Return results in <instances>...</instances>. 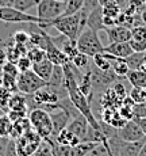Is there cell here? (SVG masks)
Returning a JSON list of instances; mask_svg holds the SVG:
<instances>
[{
  "instance_id": "cell-17",
  "label": "cell",
  "mask_w": 146,
  "mask_h": 156,
  "mask_svg": "<svg viewBox=\"0 0 146 156\" xmlns=\"http://www.w3.org/2000/svg\"><path fill=\"white\" fill-rule=\"evenodd\" d=\"M53 68H54V64L52 62V60H49V58L46 57V58L41 60V61L34 62V64H32V68H31V69L34 71L35 73H37L38 76L41 77V79H43L45 82H49L50 76H52Z\"/></svg>"
},
{
  "instance_id": "cell-44",
  "label": "cell",
  "mask_w": 146,
  "mask_h": 156,
  "mask_svg": "<svg viewBox=\"0 0 146 156\" xmlns=\"http://www.w3.org/2000/svg\"><path fill=\"white\" fill-rule=\"evenodd\" d=\"M3 156H18V151H16V144H15V140L11 139L10 143H8V147L5 149L4 155Z\"/></svg>"
},
{
  "instance_id": "cell-46",
  "label": "cell",
  "mask_w": 146,
  "mask_h": 156,
  "mask_svg": "<svg viewBox=\"0 0 146 156\" xmlns=\"http://www.w3.org/2000/svg\"><path fill=\"white\" fill-rule=\"evenodd\" d=\"M11 137H5V136H0V156L4 155L5 149L8 147V143H10Z\"/></svg>"
},
{
  "instance_id": "cell-24",
  "label": "cell",
  "mask_w": 146,
  "mask_h": 156,
  "mask_svg": "<svg viewBox=\"0 0 146 156\" xmlns=\"http://www.w3.org/2000/svg\"><path fill=\"white\" fill-rule=\"evenodd\" d=\"M92 60H93V65L97 67L99 69L111 71V61H110V58L104 53H97V55L92 57Z\"/></svg>"
},
{
  "instance_id": "cell-29",
  "label": "cell",
  "mask_w": 146,
  "mask_h": 156,
  "mask_svg": "<svg viewBox=\"0 0 146 156\" xmlns=\"http://www.w3.org/2000/svg\"><path fill=\"white\" fill-rule=\"evenodd\" d=\"M41 0H14L12 7H15L16 10L23 11V12H27L29 10L37 7L39 4Z\"/></svg>"
},
{
  "instance_id": "cell-31",
  "label": "cell",
  "mask_w": 146,
  "mask_h": 156,
  "mask_svg": "<svg viewBox=\"0 0 146 156\" xmlns=\"http://www.w3.org/2000/svg\"><path fill=\"white\" fill-rule=\"evenodd\" d=\"M61 50L65 53V56L68 57L69 60H72L74 56L79 53V49H77V44L76 41H70V40H66L65 41V44L62 45Z\"/></svg>"
},
{
  "instance_id": "cell-32",
  "label": "cell",
  "mask_w": 146,
  "mask_h": 156,
  "mask_svg": "<svg viewBox=\"0 0 146 156\" xmlns=\"http://www.w3.org/2000/svg\"><path fill=\"white\" fill-rule=\"evenodd\" d=\"M11 129H12V121L8 118L7 114L0 115V136L10 137Z\"/></svg>"
},
{
  "instance_id": "cell-45",
  "label": "cell",
  "mask_w": 146,
  "mask_h": 156,
  "mask_svg": "<svg viewBox=\"0 0 146 156\" xmlns=\"http://www.w3.org/2000/svg\"><path fill=\"white\" fill-rule=\"evenodd\" d=\"M97 5H99V0H84V5H83V8H84L87 12H91L93 8H96Z\"/></svg>"
},
{
  "instance_id": "cell-52",
  "label": "cell",
  "mask_w": 146,
  "mask_h": 156,
  "mask_svg": "<svg viewBox=\"0 0 146 156\" xmlns=\"http://www.w3.org/2000/svg\"><path fill=\"white\" fill-rule=\"evenodd\" d=\"M0 75H2V69H0Z\"/></svg>"
},
{
  "instance_id": "cell-8",
  "label": "cell",
  "mask_w": 146,
  "mask_h": 156,
  "mask_svg": "<svg viewBox=\"0 0 146 156\" xmlns=\"http://www.w3.org/2000/svg\"><path fill=\"white\" fill-rule=\"evenodd\" d=\"M65 10V2L58 0H41L37 5V16L42 20V23L50 22L56 18L61 16ZM41 25V23H39Z\"/></svg>"
},
{
  "instance_id": "cell-26",
  "label": "cell",
  "mask_w": 146,
  "mask_h": 156,
  "mask_svg": "<svg viewBox=\"0 0 146 156\" xmlns=\"http://www.w3.org/2000/svg\"><path fill=\"white\" fill-rule=\"evenodd\" d=\"M26 55L29 56V58L32 61V64L34 62H38L41 61V60L46 58L47 55H46V50L43 49V48H39V46H32V48H29L27 53Z\"/></svg>"
},
{
  "instance_id": "cell-11",
  "label": "cell",
  "mask_w": 146,
  "mask_h": 156,
  "mask_svg": "<svg viewBox=\"0 0 146 156\" xmlns=\"http://www.w3.org/2000/svg\"><path fill=\"white\" fill-rule=\"evenodd\" d=\"M41 31H42V34L45 37V50H46L47 58L52 60L53 64H59V65H64V64H66V62H69L70 60L68 58V57L65 56V53L54 44V41L52 40V35L47 34V33L45 31V29H41Z\"/></svg>"
},
{
  "instance_id": "cell-9",
  "label": "cell",
  "mask_w": 146,
  "mask_h": 156,
  "mask_svg": "<svg viewBox=\"0 0 146 156\" xmlns=\"http://www.w3.org/2000/svg\"><path fill=\"white\" fill-rule=\"evenodd\" d=\"M65 87H52L46 86L31 94V101L35 105V107H42L47 105H56L59 103L61 99V90Z\"/></svg>"
},
{
  "instance_id": "cell-2",
  "label": "cell",
  "mask_w": 146,
  "mask_h": 156,
  "mask_svg": "<svg viewBox=\"0 0 146 156\" xmlns=\"http://www.w3.org/2000/svg\"><path fill=\"white\" fill-rule=\"evenodd\" d=\"M31 128L42 137L43 140H49L53 136V121L52 115L49 112L41 109V107H34L30 110L27 114Z\"/></svg>"
},
{
  "instance_id": "cell-40",
  "label": "cell",
  "mask_w": 146,
  "mask_h": 156,
  "mask_svg": "<svg viewBox=\"0 0 146 156\" xmlns=\"http://www.w3.org/2000/svg\"><path fill=\"white\" fill-rule=\"evenodd\" d=\"M131 38L137 41H146V26H135L131 29Z\"/></svg>"
},
{
  "instance_id": "cell-16",
  "label": "cell",
  "mask_w": 146,
  "mask_h": 156,
  "mask_svg": "<svg viewBox=\"0 0 146 156\" xmlns=\"http://www.w3.org/2000/svg\"><path fill=\"white\" fill-rule=\"evenodd\" d=\"M103 53L108 57L110 61H111V69L114 71V73L117 75L118 77H126L130 71V67H129V64H127L126 58H123V57H115V56L110 55V53H106V52H103Z\"/></svg>"
},
{
  "instance_id": "cell-20",
  "label": "cell",
  "mask_w": 146,
  "mask_h": 156,
  "mask_svg": "<svg viewBox=\"0 0 146 156\" xmlns=\"http://www.w3.org/2000/svg\"><path fill=\"white\" fill-rule=\"evenodd\" d=\"M30 129H31V124H30L29 117H23V118L12 122V129H11L10 137L15 140V139H18V137H20L22 134H25Z\"/></svg>"
},
{
  "instance_id": "cell-25",
  "label": "cell",
  "mask_w": 146,
  "mask_h": 156,
  "mask_svg": "<svg viewBox=\"0 0 146 156\" xmlns=\"http://www.w3.org/2000/svg\"><path fill=\"white\" fill-rule=\"evenodd\" d=\"M70 61H72V64L76 68H79L80 71H84V69L88 71L89 69V56L84 55V53L79 52L72 60H70Z\"/></svg>"
},
{
  "instance_id": "cell-4",
  "label": "cell",
  "mask_w": 146,
  "mask_h": 156,
  "mask_svg": "<svg viewBox=\"0 0 146 156\" xmlns=\"http://www.w3.org/2000/svg\"><path fill=\"white\" fill-rule=\"evenodd\" d=\"M49 141L52 143L54 156H87L99 144V141H81L77 145H59L54 140Z\"/></svg>"
},
{
  "instance_id": "cell-49",
  "label": "cell",
  "mask_w": 146,
  "mask_h": 156,
  "mask_svg": "<svg viewBox=\"0 0 146 156\" xmlns=\"http://www.w3.org/2000/svg\"><path fill=\"white\" fill-rule=\"evenodd\" d=\"M111 3H115V0H99V5H107V4H111Z\"/></svg>"
},
{
  "instance_id": "cell-13",
  "label": "cell",
  "mask_w": 146,
  "mask_h": 156,
  "mask_svg": "<svg viewBox=\"0 0 146 156\" xmlns=\"http://www.w3.org/2000/svg\"><path fill=\"white\" fill-rule=\"evenodd\" d=\"M92 73V82H93V90L97 87H106L111 83L117 82L118 76L114 73V71H102L97 67L91 68Z\"/></svg>"
},
{
  "instance_id": "cell-27",
  "label": "cell",
  "mask_w": 146,
  "mask_h": 156,
  "mask_svg": "<svg viewBox=\"0 0 146 156\" xmlns=\"http://www.w3.org/2000/svg\"><path fill=\"white\" fill-rule=\"evenodd\" d=\"M146 52L141 53H133L131 56L126 57V61L129 64L130 69H141L142 68V62H144V57Z\"/></svg>"
},
{
  "instance_id": "cell-37",
  "label": "cell",
  "mask_w": 146,
  "mask_h": 156,
  "mask_svg": "<svg viewBox=\"0 0 146 156\" xmlns=\"http://www.w3.org/2000/svg\"><path fill=\"white\" fill-rule=\"evenodd\" d=\"M29 41H30V34L27 31H25V30H18L12 35V42H15V44L26 45V46H27Z\"/></svg>"
},
{
  "instance_id": "cell-38",
  "label": "cell",
  "mask_w": 146,
  "mask_h": 156,
  "mask_svg": "<svg viewBox=\"0 0 146 156\" xmlns=\"http://www.w3.org/2000/svg\"><path fill=\"white\" fill-rule=\"evenodd\" d=\"M16 67L19 69V72H26L32 68V61L29 58L27 55H23L16 60Z\"/></svg>"
},
{
  "instance_id": "cell-19",
  "label": "cell",
  "mask_w": 146,
  "mask_h": 156,
  "mask_svg": "<svg viewBox=\"0 0 146 156\" xmlns=\"http://www.w3.org/2000/svg\"><path fill=\"white\" fill-rule=\"evenodd\" d=\"M53 140H54L57 144H59V145H77V144H80L83 141L80 137H77L76 134H73L72 132L66 128L59 130Z\"/></svg>"
},
{
  "instance_id": "cell-22",
  "label": "cell",
  "mask_w": 146,
  "mask_h": 156,
  "mask_svg": "<svg viewBox=\"0 0 146 156\" xmlns=\"http://www.w3.org/2000/svg\"><path fill=\"white\" fill-rule=\"evenodd\" d=\"M65 73H64V67L59 64H54V68H53L52 76H50L49 82H47V86L52 87H65Z\"/></svg>"
},
{
  "instance_id": "cell-47",
  "label": "cell",
  "mask_w": 146,
  "mask_h": 156,
  "mask_svg": "<svg viewBox=\"0 0 146 156\" xmlns=\"http://www.w3.org/2000/svg\"><path fill=\"white\" fill-rule=\"evenodd\" d=\"M7 62V52L3 48H0V68Z\"/></svg>"
},
{
  "instance_id": "cell-42",
  "label": "cell",
  "mask_w": 146,
  "mask_h": 156,
  "mask_svg": "<svg viewBox=\"0 0 146 156\" xmlns=\"http://www.w3.org/2000/svg\"><path fill=\"white\" fill-rule=\"evenodd\" d=\"M112 90L115 91V94L118 95V98L121 101H123L124 97H127V91H126V88H124V86L122 84V83L114 82V83H112Z\"/></svg>"
},
{
  "instance_id": "cell-18",
  "label": "cell",
  "mask_w": 146,
  "mask_h": 156,
  "mask_svg": "<svg viewBox=\"0 0 146 156\" xmlns=\"http://www.w3.org/2000/svg\"><path fill=\"white\" fill-rule=\"evenodd\" d=\"M8 110L29 113V101L26 94H22L19 91L14 92L10 98V102H8Z\"/></svg>"
},
{
  "instance_id": "cell-39",
  "label": "cell",
  "mask_w": 146,
  "mask_h": 156,
  "mask_svg": "<svg viewBox=\"0 0 146 156\" xmlns=\"http://www.w3.org/2000/svg\"><path fill=\"white\" fill-rule=\"evenodd\" d=\"M2 72H4V73H8V75H11V76H15V77H18L19 76V69H18V67H16V62H14V61H8L7 60V62H5L4 65H3L2 68Z\"/></svg>"
},
{
  "instance_id": "cell-12",
  "label": "cell",
  "mask_w": 146,
  "mask_h": 156,
  "mask_svg": "<svg viewBox=\"0 0 146 156\" xmlns=\"http://www.w3.org/2000/svg\"><path fill=\"white\" fill-rule=\"evenodd\" d=\"M108 44L112 42H129L131 40V29L124 25H114L111 27H107L106 30ZM107 44V45H108ZM106 46V45H104Z\"/></svg>"
},
{
  "instance_id": "cell-23",
  "label": "cell",
  "mask_w": 146,
  "mask_h": 156,
  "mask_svg": "<svg viewBox=\"0 0 146 156\" xmlns=\"http://www.w3.org/2000/svg\"><path fill=\"white\" fill-rule=\"evenodd\" d=\"M0 86L8 88L11 92H16L18 91V77L2 72V75H0Z\"/></svg>"
},
{
  "instance_id": "cell-51",
  "label": "cell",
  "mask_w": 146,
  "mask_h": 156,
  "mask_svg": "<svg viewBox=\"0 0 146 156\" xmlns=\"http://www.w3.org/2000/svg\"><path fill=\"white\" fill-rule=\"evenodd\" d=\"M58 2H66V0H58Z\"/></svg>"
},
{
  "instance_id": "cell-5",
  "label": "cell",
  "mask_w": 146,
  "mask_h": 156,
  "mask_svg": "<svg viewBox=\"0 0 146 156\" xmlns=\"http://www.w3.org/2000/svg\"><path fill=\"white\" fill-rule=\"evenodd\" d=\"M42 141L43 139L31 128L25 134L15 139L18 156H31L38 149V147L41 145Z\"/></svg>"
},
{
  "instance_id": "cell-15",
  "label": "cell",
  "mask_w": 146,
  "mask_h": 156,
  "mask_svg": "<svg viewBox=\"0 0 146 156\" xmlns=\"http://www.w3.org/2000/svg\"><path fill=\"white\" fill-rule=\"evenodd\" d=\"M87 27L95 30V31H104L107 27L103 23V12H102V5H97L96 8L88 14L87 18Z\"/></svg>"
},
{
  "instance_id": "cell-6",
  "label": "cell",
  "mask_w": 146,
  "mask_h": 156,
  "mask_svg": "<svg viewBox=\"0 0 146 156\" xmlns=\"http://www.w3.org/2000/svg\"><path fill=\"white\" fill-rule=\"evenodd\" d=\"M47 82L41 79L32 69L20 72L18 76V91L26 95H31L42 87H46Z\"/></svg>"
},
{
  "instance_id": "cell-28",
  "label": "cell",
  "mask_w": 146,
  "mask_h": 156,
  "mask_svg": "<svg viewBox=\"0 0 146 156\" xmlns=\"http://www.w3.org/2000/svg\"><path fill=\"white\" fill-rule=\"evenodd\" d=\"M84 5V0H66L65 2V10L62 15H73L79 12Z\"/></svg>"
},
{
  "instance_id": "cell-35",
  "label": "cell",
  "mask_w": 146,
  "mask_h": 156,
  "mask_svg": "<svg viewBox=\"0 0 146 156\" xmlns=\"http://www.w3.org/2000/svg\"><path fill=\"white\" fill-rule=\"evenodd\" d=\"M14 92H11L8 88L0 86V109L3 112H8V102H10V98Z\"/></svg>"
},
{
  "instance_id": "cell-43",
  "label": "cell",
  "mask_w": 146,
  "mask_h": 156,
  "mask_svg": "<svg viewBox=\"0 0 146 156\" xmlns=\"http://www.w3.org/2000/svg\"><path fill=\"white\" fill-rule=\"evenodd\" d=\"M27 114H29V113H25V112H15V110H8V112H7L8 118H10L12 122L18 121V119H20V118H23V117H27Z\"/></svg>"
},
{
  "instance_id": "cell-48",
  "label": "cell",
  "mask_w": 146,
  "mask_h": 156,
  "mask_svg": "<svg viewBox=\"0 0 146 156\" xmlns=\"http://www.w3.org/2000/svg\"><path fill=\"white\" fill-rule=\"evenodd\" d=\"M130 2H131V0H115V3H117L122 10H126V8L130 5Z\"/></svg>"
},
{
  "instance_id": "cell-30",
  "label": "cell",
  "mask_w": 146,
  "mask_h": 156,
  "mask_svg": "<svg viewBox=\"0 0 146 156\" xmlns=\"http://www.w3.org/2000/svg\"><path fill=\"white\" fill-rule=\"evenodd\" d=\"M122 8L119 7L117 3H111V4H107L102 7V12L103 16H108V18H114V19H118V16L122 12Z\"/></svg>"
},
{
  "instance_id": "cell-10",
  "label": "cell",
  "mask_w": 146,
  "mask_h": 156,
  "mask_svg": "<svg viewBox=\"0 0 146 156\" xmlns=\"http://www.w3.org/2000/svg\"><path fill=\"white\" fill-rule=\"evenodd\" d=\"M118 136H119V139H122L123 141L135 143V141H139V140L145 139L146 133L144 132V129L141 128V125L138 124V121H135V119H129V121H126V124L121 129H118Z\"/></svg>"
},
{
  "instance_id": "cell-21",
  "label": "cell",
  "mask_w": 146,
  "mask_h": 156,
  "mask_svg": "<svg viewBox=\"0 0 146 156\" xmlns=\"http://www.w3.org/2000/svg\"><path fill=\"white\" fill-rule=\"evenodd\" d=\"M126 77L133 87L146 88V71H144V69H130Z\"/></svg>"
},
{
  "instance_id": "cell-53",
  "label": "cell",
  "mask_w": 146,
  "mask_h": 156,
  "mask_svg": "<svg viewBox=\"0 0 146 156\" xmlns=\"http://www.w3.org/2000/svg\"><path fill=\"white\" fill-rule=\"evenodd\" d=\"M145 7H146V2H145Z\"/></svg>"
},
{
  "instance_id": "cell-36",
  "label": "cell",
  "mask_w": 146,
  "mask_h": 156,
  "mask_svg": "<svg viewBox=\"0 0 146 156\" xmlns=\"http://www.w3.org/2000/svg\"><path fill=\"white\" fill-rule=\"evenodd\" d=\"M130 97L135 103H144L146 102V88L133 87V90L130 91Z\"/></svg>"
},
{
  "instance_id": "cell-33",
  "label": "cell",
  "mask_w": 146,
  "mask_h": 156,
  "mask_svg": "<svg viewBox=\"0 0 146 156\" xmlns=\"http://www.w3.org/2000/svg\"><path fill=\"white\" fill-rule=\"evenodd\" d=\"M31 156H54L53 155L52 143H50L49 140H43V141L41 143V145L38 147V149Z\"/></svg>"
},
{
  "instance_id": "cell-14",
  "label": "cell",
  "mask_w": 146,
  "mask_h": 156,
  "mask_svg": "<svg viewBox=\"0 0 146 156\" xmlns=\"http://www.w3.org/2000/svg\"><path fill=\"white\" fill-rule=\"evenodd\" d=\"M104 52L110 53V55L115 56V57H126L131 56L134 53V50L131 49L129 42H112L104 46Z\"/></svg>"
},
{
  "instance_id": "cell-1",
  "label": "cell",
  "mask_w": 146,
  "mask_h": 156,
  "mask_svg": "<svg viewBox=\"0 0 146 156\" xmlns=\"http://www.w3.org/2000/svg\"><path fill=\"white\" fill-rule=\"evenodd\" d=\"M88 14L89 12H87L84 8H81L79 12L73 15H61V16L50 20V22L41 23V25H37V26L45 30L49 27H54L59 34L65 35L68 40L76 41L79 38V35L81 34L83 30L87 27Z\"/></svg>"
},
{
  "instance_id": "cell-34",
  "label": "cell",
  "mask_w": 146,
  "mask_h": 156,
  "mask_svg": "<svg viewBox=\"0 0 146 156\" xmlns=\"http://www.w3.org/2000/svg\"><path fill=\"white\" fill-rule=\"evenodd\" d=\"M134 106H135V105L122 103L121 106H119V109H118L122 118L126 119V121H129V119H134V117H135V114H134Z\"/></svg>"
},
{
  "instance_id": "cell-3",
  "label": "cell",
  "mask_w": 146,
  "mask_h": 156,
  "mask_svg": "<svg viewBox=\"0 0 146 156\" xmlns=\"http://www.w3.org/2000/svg\"><path fill=\"white\" fill-rule=\"evenodd\" d=\"M77 44V49L80 53H84L89 57H93L97 53H103L104 52V45L100 41L97 31L95 30L85 27L81 31V34L79 35V38L76 40Z\"/></svg>"
},
{
  "instance_id": "cell-41",
  "label": "cell",
  "mask_w": 146,
  "mask_h": 156,
  "mask_svg": "<svg viewBox=\"0 0 146 156\" xmlns=\"http://www.w3.org/2000/svg\"><path fill=\"white\" fill-rule=\"evenodd\" d=\"M130 46L134 50V53H141V52H146V41H137V40H130L129 41Z\"/></svg>"
},
{
  "instance_id": "cell-50",
  "label": "cell",
  "mask_w": 146,
  "mask_h": 156,
  "mask_svg": "<svg viewBox=\"0 0 146 156\" xmlns=\"http://www.w3.org/2000/svg\"><path fill=\"white\" fill-rule=\"evenodd\" d=\"M141 16H142V20H144V22L146 23V10H145V11H142V12H141Z\"/></svg>"
},
{
  "instance_id": "cell-7",
  "label": "cell",
  "mask_w": 146,
  "mask_h": 156,
  "mask_svg": "<svg viewBox=\"0 0 146 156\" xmlns=\"http://www.w3.org/2000/svg\"><path fill=\"white\" fill-rule=\"evenodd\" d=\"M0 20L5 23H34V25L42 23V20L37 15L19 11L12 5L0 7Z\"/></svg>"
}]
</instances>
